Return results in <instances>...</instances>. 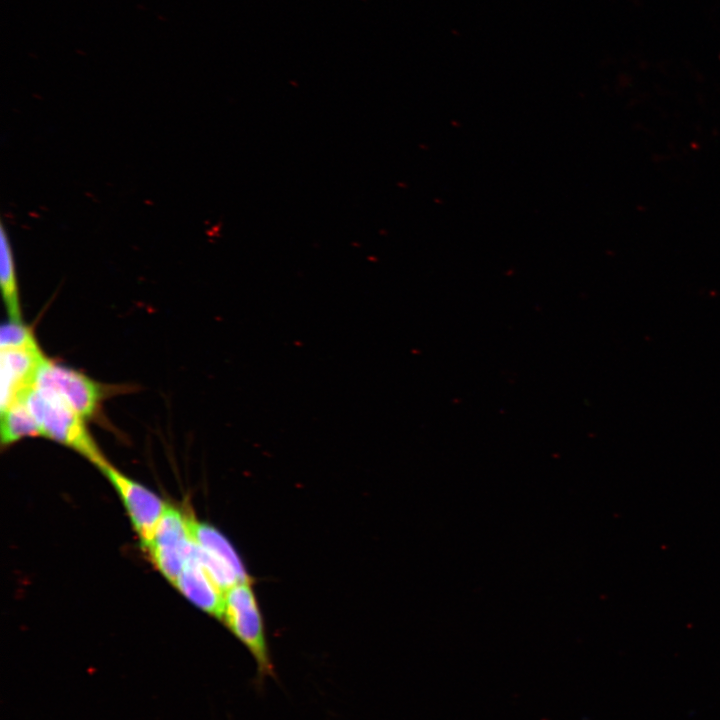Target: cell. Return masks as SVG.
Segmentation results:
<instances>
[{
    "mask_svg": "<svg viewBox=\"0 0 720 720\" xmlns=\"http://www.w3.org/2000/svg\"><path fill=\"white\" fill-rule=\"evenodd\" d=\"M23 399L41 436L77 451L99 469L108 463L90 435L85 419L61 397L34 386Z\"/></svg>",
    "mask_w": 720,
    "mask_h": 720,
    "instance_id": "1",
    "label": "cell"
},
{
    "mask_svg": "<svg viewBox=\"0 0 720 720\" xmlns=\"http://www.w3.org/2000/svg\"><path fill=\"white\" fill-rule=\"evenodd\" d=\"M222 620L254 659L257 688H262L267 678L276 679L263 619L250 581L238 583L225 592Z\"/></svg>",
    "mask_w": 720,
    "mask_h": 720,
    "instance_id": "2",
    "label": "cell"
},
{
    "mask_svg": "<svg viewBox=\"0 0 720 720\" xmlns=\"http://www.w3.org/2000/svg\"><path fill=\"white\" fill-rule=\"evenodd\" d=\"M190 518L167 505L151 541L145 547L163 576L174 583L191 554Z\"/></svg>",
    "mask_w": 720,
    "mask_h": 720,
    "instance_id": "3",
    "label": "cell"
},
{
    "mask_svg": "<svg viewBox=\"0 0 720 720\" xmlns=\"http://www.w3.org/2000/svg\"><path fill=\"white\" fill-rule=\"evenodd\" d=\"M35 387L61 397L85 420L94 417L104 398V387L81 372L48 358L39 370Z\"/></svg>",
    "mask_w": 720,
    "mask_h": 720,
    "instance_id": "4",
    "label": "cell"
},
{
    "mask_svg": "<svg viewBox=\"0 0 720 720\" xmlns=\"http://www.w3.org/2000/svg\"><path fill=\"white\" fill-rule=\"evenodd\" d=\"M100 470L119 494L141 543L146 547L167 504L152 491L122 474L109 462Z\"/></svg>",
    "mask_w": 720,
    "mask_h": 720,
    "instance_id": "5",
    "label": "cell"
},
{
    "mask_svg": "<svg viewBox=\"0 0 720 720\" xmlns=\"http://www.w3.org/2000/svg\"><path fill=\"white\" fill-rule=\"evenodd\" d=\"M38 343L0 349V410L22 400L46 361Z\"/></svg>",
    "mask_w": 720,
    "mask_h": 720,
    "instance_id": "6",
    "label": "cell"
},
{
    "mask_svg": "<svg viewBox=\"0 0 720 720\" xmlns=\"http://www.w3.org/2000/svg\"><path fill=\"white\" fill-rule=\"evenodd\" d=\"M173 584L197 607L222 619L225 593L192 555V548L189 559Z\"/></svg>",
    "mask_w": 720,
    "mask_h": 720,
    "instance_id": "7",
    "label": "cell"
},
{
    "mask_svg": "<svg viewBox=\"0 0 720 720\" xmlns=\"http://www.w3.org/2000/svg\"><path fill=\"white\" fill-rule=\"evenodd\" d=\"M190 529L194 541L204 550L230 565L240 576L250 580L245 567L227 538L209 524L190 518Z\"/></svg>",
    "mask_w": 720,
    "mask_h": 720,
    "instance_id": "8",
    "label": "cell"
},
{
    "mask_svg": "<svg viewBox=\"0 0 720 720\" xmlns=\"http://www.w3.org/2000/svg\"><path fill=\"white\" fill-rule=\"evenodd\" d=\"M0 284L7 312L12 320H21L17 275L9 235L0 223Z\"/></svg>",
    "mask_w": 720,
    "mask_h": 720,
    "instance_id": "9",
    "label": "cell"
},
{
    "mask_svg": "<svg viewBox=\"0 0 720 720\" xmlns=\"http://www.w3.org/2000/svg\"><path fill=\"white\" fill-rule=\"evenodd\" d=\"M1 443L9 446L24 437L41 436L40 429L24 399L1 412Z\"/></svg>",
    "mask_w": 720,
    "mask_h": 720,
    "instance_id": "10",
    "label": "cell"
},
{
    "mask_svg": "<svg viewBox=\"0 0 720 720\" xmlns=\"http://www.w3.org/2000/svg\"><path fill=\"white\" fill-rule=\"evenodd\" d=\"M33 332L22 320H8L0 329V349L22 347L36 343Z\"/></svg>",
    "mask_w": 720,
    "mask_h": 720,
    "instance_id": "11",
    "label": "cell"
}]
</instances>
